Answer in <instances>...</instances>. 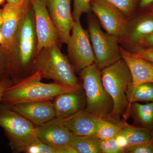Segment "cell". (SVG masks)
<instances>
[{
  "label": "cell",
  "mask_w": 153,
  "mask_h": 153,
  "mask_svg": "<svg viewBox=\"0 0 153 153\" xmlns=\"http://www.w3.org/2000/svg\"><path fill=\"white\" fill-rule=\"evenodd\" d=\"M37 42L35 16L31 5L19 24L8 58V75L13 83L32 74Z\"/></svg>",
  "instance_id": "1"
},
{
  "label": "cell",
  "mask_w": 153,
  "mask_h": 153,
  "mask_svg": "<svg viewBox=\"0 0 153 153\" xmlns=\"http://www.w3.org/2000/svg\"><path fill=\"white\" fill-rule=\"evenodd\" d=\"M42 79L40 73L36 71L13 83L4 91L1 104L9 105L24 102L52 101L61 94L79 88L55 82L44 83L41 82Z\"/></svg>",
  "instance_id": "2"
},
{
  "label": "cell",
  "mask_w": 153,
  "mask_h": 153,
  "mask_svg": "<svg viewBox=\"0 0 153 153\" xmlns=\"http://www.w3.org/2000/svg\"><path fill=\"white\" fill-rule=\"evenodd\" d=\"M36 71L40 73L42 78L71 87L82 86L68 57L61 52L58 45L43 48L36 53L32 73Z\"/></svg>",
  "instance_id": "3"
},
{
  "label": "cell",
  "mask_w": 153,
  "mask_h": 153,
  "mask_svg": "<svg viewBox=\"0 0 153 153\" xmlns=\"http://www.w3.org/2000/svg\"><path fill=\"white\" fill-rule=\"evenodd\" d=\"M101 76L103 86L113 102L112 118L120 121V116H123L126 119L130 114L126 93L132 83L131 74L126 63L121 58L102 70Z\"/></svg>",
  "instance_id": "4"
},
{
  "label": "cell",
  "mask_w": 153,
  "mask_h": 153,
  "mask_svg": "<svg viewBox=\"0 0 153 153\" xmlns=\"http://www.w3.org/2000/svg\"><path fill=\"white\" fill-rule=\"evenodd\" d=\"M80 71L86 98L85 110L100 118L114 120L111 117L113 102L102 84L101 70L94 63Z\"/></svg>",
  "instance_id": "5"
},
{
  "label": "cell",
  "mask_w": 153,
  "mask_h": 153,
  "mask_svg": "<svg viewBox=\"0 0 153 153\" xmlns=\"http://www.w3.org/2000/svg\"><path fill=\"white\" fill-rule=\"evenodd\" d=\"M88 27L95 57L94 63L100 70L121 59L118 38L102 31L96 19L91 15L88 17Z\"/></svg>",
  "instance_id": "6"
},
{
  "label": "cell",
  "mask_w": 153,
  "mask_h": 153,
  "mask_svg": "<svg viewBox=\"0 0 153 153\" xmlns=\"http://www.w3.org/2000/svg\"><path fill=\"white\" fill-rule=\"evenodd\" d=\"M66 44L68 57L75 71H81L95 62L89 33L82 27L80 21H74L71 35Z\"/></svg>",
  "instance_id": "7"
},
{
  "label": "cell",
  "mask_w": 153,
  "mask_h": 153,
  "mask_svg": "<svg viewBox=\"0 0 153 153\" xmlns=\"http://www.w3.org/2000/svg\"><path fill=\"white\" fill-rule=\"evenodd\" d=\"M37 36L36 53L41 49L59 45V36L47 7V0H31Z\"/></svg>",
  "instance_id": "8"
},
{
  "label": "cell",
  "mask_w": 153,
  "mask_h": 153,
  "mask_svg": "<svg viewBox=\"0 0 153 153\" xmlns=\"http://www.w3.org/2000/svg\"><path fill=\"white\" fill-rule=\"evenodd\" d=\"M91 10L106 33L121 38L128 25L126 16L120 9L103 0H91Z\"/></svg>",
  "instance_id": "9"
},
{
  "label": "cell",
  "mask_w": 153,
  "mask_h": 153,
  "mask_svg": "<svg viewBox=\"0 0 153 153\" xmlns=\"http://www.w3.org/2000/svg\"><path fill=\"white\" fill-rule=\"evenodd\" d=\"M0 127L4 130L9 143L38 135L36 126L19 113L2 104L0 105Z\"/></svg>",
  "instance_id": "10"
},
{
  "label": "cell",
  "mask_w": 153,
  "mask_h": 153,
  "mask_svg": "<svg viewBox=\"0 0 153 153\" xmlns=\"http://www.w3.org/2000/svg\"><path fill=\"white\" fill-rule=\"evenodd\" d=\"M36 126L38 138L58 153H76L70 145L73 134L57 119Z\"/></svg>",
  "instance_id": "11"
},
{
  "label": "cell",
  "mask_w": 153,
  "mask_h": 153,
  "mask_svg": "<svg viewBox=\"0 0 153 153\" xmlns=\"http://www.w3.org/2000/svg\"><path fill=\"white\" fill-rule=\"evenodd\" d=\"M31 6V0H23L17 4L7 3L2 10L1 31L7 44L8 58L19 24Z\"/></svg>",
  "instance_id": "12"
},
{
  "label": "cell",
  "mask_w": 153,
  "mask_h": 153,
  "mask_svg": "<svg viewBox=\"0 0 153 153\" xmlns=\"http://www.w3.org/2000/svg\"><path fill=\"white\" fill-rule=\"evenodd\" d=\"M47 7L60 43L66 44L71 36L74 22L71 12V0H47Z\"/></svg>",
  "instance_id": "13"
},
{
  "label": "cell",
  "mask_w": 153,
  "mask_h": 153,
  "mask_svg": "<svg viewBox=\"0 0 153 153\" xmlns=\"http://www.w3.org/2000/svg\"><path fill=\"white\" fill-rule=\"evenodd\" d=\"M5 105L19 113L36 126L44 124L55 118L52 101L33 102Z\"/></svg>",
  "instance_id": "14"
},
{
  "label": "cell",
  "mask_w": 153,
  "mask_h": 153,
  "mask_svg": "<svg viewBox=\"0 0 153 153\" xmlns=\"http://www.w3.org/2000/svg\"><path fill=\"white\" fill-rule=\"evenodd\" d=\"M55 118L63 120L85 109L86 98L82 86L76 90L64 92L53 100Z\"/></svg>",
  "instance_id": "15"
},
{
  "label": "cell",
  "mask_w": 153,
  "mask_h": 153,
  "mask_svg": "<svg viewBox=\"0 0 153 153\" xmlns=\"http://www.w3.org/2000/svg\"><path fill=\"white\" fill-rule=\"evenodd\" d=\"M121 58L128 66L132 76V83L128 88L132 89L146 82H153V63L135 56L120 47Z\"/></svg>",
  "instance_id": "16"
},
{
  "label": "cell",
  "mask_w": 153,
  "mask_h": 153,
  "mask_svg": "<svg viewBox=\"0 0 153 153\" xmlns=\"http://www.w3.org/2000/svg\"><path fill=\"white\" fill-rule=\"evenodd\" d=\"M100 118L84 109L64 119H57L74 135L96 136Z\"/></svg>",
  "instance_id": "17"
},
{
  "label": "cell",
  "mask_w": 153,
  "mask_h": 153,
  "mask_svg": "<svg viewBox=\"0 0 153 153\" xmlns=\"http://www.w3.org/2000/svg\"><path fill=\"white\" fill-rule=\"evenodd\" d=\"M152 33L153 18L149 16L137 19L131 25L128 24L121 38H124L129 45L138 46L143 38Z\"/></svg>",
  "instance_id": "18"
},
{
  "label": "cell",
  "mask_w": 153,
  "mask_h": 153,
  "mask_svg": "<svg viewBox=\"0 0 153 153\" xmlns=\"http://www.w3.org/2000/svg\"><path fill=\"white\" fill-rule=\"evenodd\" d=\"M8 146L13 153H58L56 150L43 142L37 135L9 143Z\"/></svg>",
  "instance_id": "19"
},
{
  "label": "cell",
  "mask_w": 153,
  "mask_h": 153,
  "mask_svg": "<svg viewBox=\"0 0 153 153\" xmlns=\"http://www.w3.org/2000/svg\"><path fill=\"white\" fill-rule=\"evenodd\" d=\"M130 114L137 125L149 130H153V102L140 104L138 102L131 103Z\"/></svg>",
  "instance_id": "20"
},
{
  "label": "cell",
  "mask_w": 153,
  "mask_h": 153,
  "mask_svg": "<svg viewBox=\"0 0 153 153\" xmlns=\"http://www.w3.org/2000/svg\"><path fill=\"white\" fill-rule=\"evenodd\" d=\"M100 139L96 136H72L70 145L76 153H102Z\"/></svg>",
  "instance_id": "21"
},
{
  "label": "cell",
  "mask_w": 153,
  "mask_h": 153,
  "mask_svg": "<svg viewBox=\"0 0 153 153\" xmlns=\"http://www.w3.org/2000/svg\"><path fill=\"white\" fill-rule=\"evenodd\" d=\"M120 133L126 138L128 146L146 142L152 137V133L149 130L139 126L131 125L126 123Z\"/></svg>",
  "instance_id": "22"
},
{
  "label": "cell",
  "mask_w": 153,
  "mask_h": 153,
  "mask_svg": "<svg viewBox=\"0 0 153 153\" xmlns=\"http://www.w3.org/2000/svg\"><path fill=\"white\" fill-rule=\"evenodd\" d=\"M126 123L114 120L100 118L96 136L100 139L114 138L123 128Z\"/></svg>",
  "instance_id": "23"
},
{
  "label": "cell",
  "mask_w": 153,
  "mask_h": 153,
  "mask_svg": "<svg viewBox=\"0 0 153 153\" xmlns=\"http://www.w3.org/2000/svg\"><path fill=\"white\" fill-rule=\"evenodd\" d=\"M126 95L129 103V111L132 102H153V82L143 83L132 89L128 88Z\"/></svg>",
  "instance_id": "24"
},
{
  "label": "cell",
  "mask_w": 153,
  "mask_h": 153,
  "mask_svg": "<svg viewBox=\"0 0 153 153\" xmlns=\"http://www.w3.org/2000/svg\"><path fill=\"white\" fill-rule=\"evenodd\" d=\"M111 4L120 10L126 16H128L133 13L139 0H103Z\"/></svg>",
  "instance_id": "25"
},
{
  "label": "cell",
  "mask_w": 153,
  "mask_h": 153,
  "mask_svg": "<svg viewBox=\"0 0 153 153\" xmlns=\"http://www.w3.org/2000/svg\"><path fill=\"white\" fill-rule=\"evenodd\" d=\"M73 10L72 13L74 21H80L82 14H90L91 12V0H73Z\"/></svg>",
  "instance_id": "26"
},
{
  "label": "cell",
  "mask_w": 153,
  "mask_h": 153,
  "mask_svg": "<svg viewBox=\"0 0 153 153\" xmlns=\"http://www.w3.org/2000/svg\"><path fill=\"white\" fill-rule=\"evenodd\" d=\"M100 146L102 153H124V151L119 147L114 138L100 139Z\"/></svg>",
  "instance_id": "27"
},
{
  "label": "cell",
  "mask_w": 153,
  "mask_h": 153,
  "mask_svg": "<svg viewBox=\"0 0 153 153\" xmlns=\"http://www.w3.org/2000/svg\"><path fill=\"white\" fill-rule=\"evenodd\" d=\"M125 153H153V144L152 139L149 141L128 147Z\"/></svg>",
  "instance_id": "28"
},
{
  "label": "cell",
  "mask_w": 153,
  "mask_h": 153,
  "mask_svg": "<svg viewBox=\"0 0 153 153\" xmlns=\"http://www.w3.org/2000/svg\"><path fill=\"white\" fill-rule=\"evenodd\" d=\"M7 61L8 55L7 51L0 45V81L4 76H9Z\"/></svg>",
  "instance_id": "29"
},
{
  "label": "cell",
  "mask_w": 153,
  "mask_h": 153,
  "mask_svg": "<svg viewBox=\"0 0 153 153\" xmlns=\"http://www.w3.org/2000/svg\"><path fill=\"white\" fill-rule=\"evenodd\" d=\"M132 53L137 57L149 60L153 63V47L140 48Z\"/></svg>",
  "instance_id": "30"
},
{
  "label": "cell",
  "mask_w": 153,
  "mask_h": 153,
  "mask_svg": "<svg viewBox=\"0 0 153 153\" xmlns=\"http://www.w3.org/2000/svg\"><path fill=\"white\" fill-rule=\"evenodd\" d=\"M13 83V81L8 76H4L0 81V105L1 104L2 98L4 91Z\"/></svg>",
  "instance_id": "31"
},
{
  "label": "cell",
  "mask_w": 153,
  "mask_h": 153,
  "mask_svg": "<svg viewBox=\"0 0 153 153\" xmlns=\"http://www.w3.org/2000/svg\"><path fill=\"white\" fill-rule=\"evenodd\" d=\"M114 139L119 147L124 151L125 152L126 149L128 146V142L126 138L123 134L120 132Z\"/></svg>",
  "instance_id": "32"
},
{
  "label": "cell",
  "mask_w": 153,
  "mask_h": 153,
  "mask_svg": "<svg viewBox=\"0 0 153 153\" xmlns=\"http://www.w3.org/2000/svg\"><path fill=\"white\" fill-rule=\"evenodd\" d=\"M138 47L141 48L153 47V33L143 38Z\"/></svg>",
  "instance_id": "33"
},
{
  "label": "cell",
  "mask_w": 153,
  "mask_h": 153,
  "mask_svg": "<svg viewBox=\"0 0 153 153\" xmlns=\"http://www.w3.org/2000/svg\"><path fill=\"white\" fill-rule=\"evenodd\" d=\"M139 5L140 8L146 9L153 5V0H139Z\"/></svg>",
  "instance_id": "34"
},
{
  "label": "cell",
  "mask_w": 153,
  "mask_h": 153,
  "mask_svg": "<svg viewBox=\"0 0 153 153\" xmlns=\"http://www.w3.org/2000/svg\"><path fill=\"white\" fill-rule=\"evenodd\" d=\"M0 45L5 49L6 51H7L8 55L7 44V42H6V41L5 40L1 32V30H0Z\"/></svg>",
  "instance_id": "35"
},
{
  "label": "cell",
  "mask_w": 153,
  "mask_h": 153,
  "mask_svg": "<svg viewBox=\"0 0 153 153\" xmlns=\"http://www.w3.org/2000/svg\"><path fill=\"white\" fill-rule=\"evenodd\" d=\"M23 0H7V3H11V4H17L22 1Z\"/></svg>",
  "instance_id": "36"
},
{
  "label": "cell",
  "mask_w": 153,
  "mask_h": 153,
  "mask_svg": "<svg viewBox=\"0 0 153 153\" xmlns=\"http://www.w3.org/2000/svg\"><path fill=\"white\" fill-rule=\"evenodd\" d=\"M148 9L149 12V14H151L150 16L153 18V5L149 7L148 8L146 9Z\"/></svg>",
  "instance_id": "37"
},
{
  "label": "cell",
  "mask_w": 153,
  "mask_h": 153,
  "mask_svg": "<svg viewBox=\"0 0 153 153\" xmlns=\"http://www.w3.org/2000/svg\"><path fill=\"white\" fill-rule=\"evenodd\" d=\"M3 19L2 17V10H0V30L1 27L2 25Z\"/></svg>",
  "instance_id": "38"
},
{
  "label": "cell",
  "mask_w": 153,
  "mask_h": 153,
  "mask_svg": "<svg viewBox=\"0 0 153 153\" xmlns=\"http://www.w3.org/2000/svg\"><path fill=\"white\" fill-rule=\"evenodd\" d=\"M4 0H0V4H2L4 2Z\"/></svg>",
  "instance_id": "39"
},
{
  "label": "cell",
  "mask_w": 153,
  "mask_h": 153,
  "mask_svg": "<svg viewBox=\"0 0 153 153\" xmlns=\"http://www.w3.org/2000/svg\"><path fill=\"white\" fill-rule=\"evenodd\" d=\"M152 137H153V131L152 132Z\"/></svg>",
  "instance_id": "40"
},
{
  "label": "cell",
  "mask_w": 153,
  "mask_h": 153,
  "mask_svg": "<svg viewBox=\"0 0 153 153\" xmlns=\"http://www.w3.org/2000/svg\"><path fill=\"white\" fill-rule=\"evenodd\" d=\"M152 143L153 144V137H152Z\"/></svg>",
  "instance_id": "41"
}]
</instances>
